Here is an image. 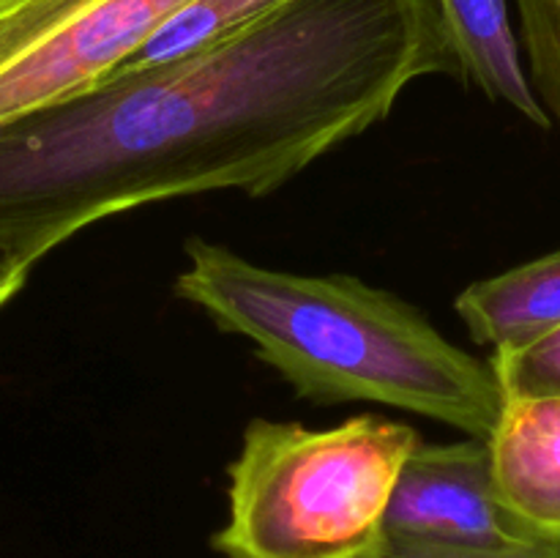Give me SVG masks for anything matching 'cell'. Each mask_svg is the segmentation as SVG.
I'll return each mask as SVG.
<instances>
[{
	"mask_svg": "<svg viewBox=\"0 0 560 558\" xmlns=\"http://www.w3.org/2000/svg\"><path fill=\"white\" fill-rule=\"evenodd\" d=\"M457 74L435 0H288L217 44L0 120V260L31 271L102 219L268 195Z\"/></svg>",
	"mask_w": 560,
	"mask_h": 558,
	"instance_id": "1",
	"label": "cell"
},
{
	"mask_svg": "<svg viewBox=\"0 0 560 558\" xmlns=\"http://www.w3.org/2000/svg\"><path fill=\"white\" fill-rule=\"evenodd\" d=\"M184 249L173 293L255 345L301 397L410 410L481 441L495 430L503 397L490 364L399 295L342 274L257 266L206 239Z\"/></svg>",
	"mask_w": 560,
	"mask_h": 558,
	"instance_id": "2",
	"label": "cell"
},
{
	"mask_svg": "<svg viewBox=\"0 0 560 558\" xmlns=\"http://www.w3.org/2000/svg\"><path fill=\"white\" fill-rule=\"evenodd\" d=\"M419 432L361 414L310 430L252 419L228 468V520L219 558H375L386 512Z\"/></svg>",
	"mask_w": 560,
	"mask_h": 558,
	"instance_id": "3",
	"label": "cell"
},
{
	"mask_svg": "<svg viewBox=\"0 0 560 558\" xmlns=\"http://www.w3.org/2000/svg\"><path fill=\"white\" fill-rule=\"evenodd\" d=\"M189 0H0V120L77 96Z\"/></svg>",
	"mask_w": 560,
	"mask_h": 558,
	"instance_id": "4",
	"label": "cell"
},
{
	"mask_svg": "<svg viewBox=\"0 0 560 558\" xmlns=\"http://www.w3.org/2000/svg\"><path fill=\"white\" fill-rule=\"evenodd\" d=\"M386 536L452 545L534 542L503 512L481 438L424 443L408 454L386 512Z\"/></svg>",
	"mask_w": 560,
	"mask_h": 558,
	"instance_id": "5",
	"label": "cell"
},
{
	"mask_svg": "<svg viewBox=\"0 0 560 558\" xmlns=\"http://www.w3.org/2000/svg\"><path fill=\"white\" fill-rule=\"evenodd\" d=\"M487 446L503 512L528 539L560 547V397L503 403Z\"/></svg>",
	"mask_w": 560,
	"mask_h": 558,
	"instance_id": "6",
	"label": "cell"
},
{
	"mask_svg": "<svg viewBox=\"0 0 560 558\" xmlns=\"http://www.w3.org/2000/svg\"><path fill=\"white\" fill-rule=\"evenodd\" d=\"M457 60L459 80L479 88L490 102L506 104L539 129L552 120L536 98L523 49L509 14V0H435Z\"/></svg>",
	"mask_w": 560,
	"mask_h": 558,
	"instance_id": "7",
	"label": "cell"
},
{
	"mask_svg": "<svg viewBox=\"0 0 560 558\" xmlns=\"http://www.w3.org/2000/svg\"><path fill=\"white\" fill-rule=\"evenodd\" d=\"M470 339L517 350L560 326V249L468 284L454 301Z\"/></svg>",
	"mask_w": 560,
	"mask_h": 558,
	"instance_id": "8",
	"label": "cell"
},
{
	"mask_svg": "<svg viewBox=\"0 0 560 558\" xmlns=\"http://www.w3.org/2000/svg\"><path fill=\"white\" fill-rule=\"evenodd\" d=\"M284 3L288 0H189L170 20H164L145 38V44L115 71H140L148 66L167 63L244 31Z\"/></svg>",
	"mask_w": 560,
	"mask_h": 558,
	"instance_id": "9",
	"label": "cell"
},
{
	"mask_svg": "<svg viewBox=\"0 0 560 558\" xmlns=\"http://www.w3.org/2000/svg\"><path fill=\"white\" fill-rule=\"evenodd\" d=\"M520 14V49L536 98L560 126V0H514Z\"/></svg>",
	"mask_w": 560,
	"mask_h": 558,
	"instance_id": "10",
	"label": "cell"
},
{
	"mask_svg": "<svg viewBox=\"0 0 560 558\" xmlns=\"http://www.w3.org/2000/svg\"><path fill=\"white\" fill-rule=\"evenodd\" d=\"M503 403L560 397V326L517 350H498L487 359Z\"/></svg>",
	"mask_w": 560,
	"mask_h": 558,
	"instance_id": "11",
	"label": "cell"
},
{
	"mask_svg": "<svg viewBox=\"0 0 560 558\" xmlns=\"http://www.w3.org/2000/svg\"><path fill=\"white\" fill-rule=\"evenodd\" d=\"M375 558H560L558 545L547 542H512V545H452L386 536Z\"/></svg>",
	"mask_w": 560,
	"mask_h": 558,
	"instance_id": "12",
	"label": "cell"
},
{
	"mask_svg": "<svg viewBox=\"0 0 560 558\" xmlns=\"http://www.w3.org/2000/svg\"><path fill=\"white\" fill-rule=\"evenodd\" d=\"M27 274L31 271L22 266H16V263L0 260V310H3V306L9 304V301L14 299L22 288H25Z\"/></svg>",
	"mask_w": 560,
	"mask_h": 558,
	"instance_id": "13",
	"label": "cell"
}]
</instances>
